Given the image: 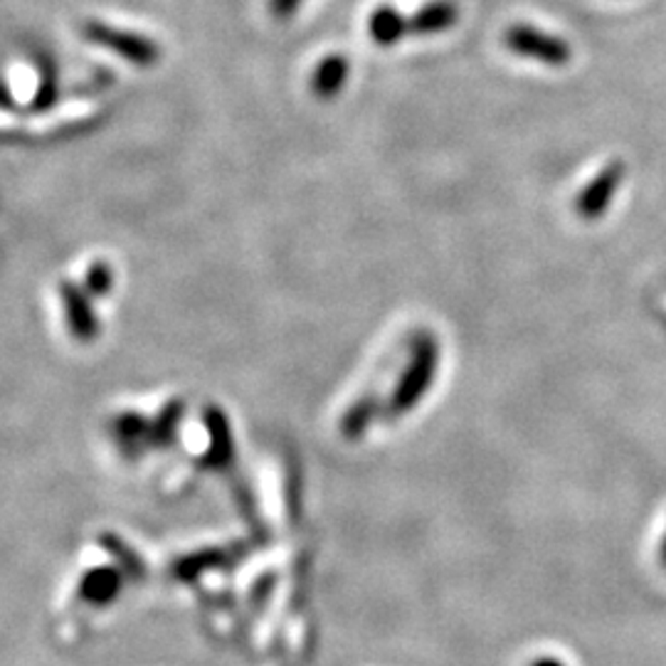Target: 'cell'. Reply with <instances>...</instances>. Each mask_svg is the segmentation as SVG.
<instances>
[{
  "mask_svg": "<svg viewBox=\"0 0 666 666\" xmlns=\"http://www.w3.org/2000/svg\"><path fill=\"white\" fill-rule=\"evenodd\" d=\"M8 124H11V117H8V114H3V111H0V129L8 126Z\"/></svg>",
  "mask_w": 666,
  "mask_h": 666,
  "instance_id": "9c48e42d",
  "label": "cell"
},
{
  "mask_svg": "<svg viewBox=\"0 0 666 666\" xmlns=\"http://www.w3.org/2000/svg\"><path fill=\"white\" fill-rule=\"evenodd\" d=\"M408 33V17H402L396 8H378L371 17V35L378 45H396Z\"/></svg>",
  "mask_w": 666,
  "mask_h": 666,
  "instance_id": "5b68a950",
  "label": "cell"
},
{
  "mask_svg": "<svg viewBox=\"0 0 666 666\" xmlns=\"http://www.w3.org/2000/svg\"><path fill=\"white\" fill-rule=\"evenodd\" d=\"M459 21V5L455 0H433V3L422 5L420 11L408 17L410 35H437L452 31Z\"/></svg>",
  "mask_w": 666,
  "mask_h": 666,
  "instance_id": "277c9868",
  "label": "cell"
},
{
  "mask_svg": "<svg viewBox=\"0 0 666 666\" xmlns=\"http://www.w3.org/2000/svg\"><path fill=\"white\" fill-rule=\"evenodd\" d=\"M346 72H349V68H346L343 58H328L316 72V92L334 94L343 84Z\"/></svg>",
  "mask_w": 666,
  "mask_h": 666,
  "instance_id": "8992f818",
  "label": "cell"
},
{
  "mask_svg": "<svg viewBox=\"0 0 666 666\" xmlns=\"http://www.w3.org/2000/svg\"><path fill=\"white\" fill-rule=\"evenodd\" d=\"M662 562L666 566V536H664V543H662Z\"/></svg>",
  "mask_w": 666,
  "mask_h": 666,
  "instance_id": "30bf717a",
  "label": "cell"
},
{
  "mask_svg": "<svg viewBox=\"0 0 666 666\" xmlns=\"http://www.w3.org/2000/svg\"><path fill=\"white\" fill-rule=\"evenodd\" d=\"M625 173L627 168L620 158L600 168L597 175L583 185V191H580L576 198V213L580 218L590 222L603 218V215L609 210V205H613L617 191H620Z\"/></svg>",
  "mask_w": 666,
  "mask_h": 666,
  "instance_id": "7a4b0ae2",
  "label": "cell"
},
{
  "mask_svg": "<svg viewBox=\"0 0 666 666\" xmlns=\"http://www.w3.org/2000/svg\"><path fill=\"white\" fill-rule=\"evenodd\" d=\"M87 35L92 37V43L107 45V47H111V50H117L119 55H124V58H129L131 62L148 64V62H154V58H156V45H152L138 35L121 33V31H114V27H107V25H99V23L89 25Z\"/></svg>",
  "mask_w": 666,
  "mask_h": 666,
  "instance_id": "3957f363",
  "label": "cell"
},
{
  "mask_svg": "<svg viewBox=\"0 0 666 666\" xmlns=\"http://www.w3.org/2000/svg\"><path fill=\"white\" fill-rule=\"evenodd\" d=\"M533 666H562L558 659H541V662H536Z\"/></svg>",
  "mask_w": 666,
  "mask_h": 666,
  "instance_id": "ba28073f",
  "label": "cell"
},
{
  "mask_svg": "<svg viewBox=\"0 0 666 666\" xmlns=\"http://www.w3.org/2000/svg\"><path fill=\"white\" fill-rule=\"evenodd\" d=\"M504 47L516 58L541 62L550 70L568 68L573 60V47L568 40L526 23H516L504 33Z\"/></svg>",
  "mask_w": 666,
  "mask_h": 666,
  "instance_id": "6da1fadb",
  "label": "cell"
},
{
  "mask_svg": "<svg viewBox=\"0 0 666 666\" xmlns=\"http://www.w3.org/2000/svg\"><path fill=\"white\" fill-rule=\"evenodd\" d=\"M299 3V0H275V11L279 13V15H284V13H289V11H294V5Z\"/></svg>",
  "mask_w": 666,
  "mask_h": 666,
  "instance_id": "52a82bcc",
  "label": "cell"
}]
</instances>
